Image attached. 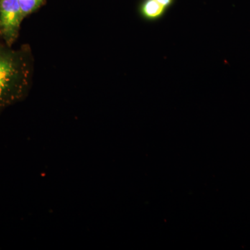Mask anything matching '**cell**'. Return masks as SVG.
<instances>
[{
	"label": "cell",
	"mask_w": 250,
	"mask_h": 250,
	"mask_svg": "<svg viewBox=\"0 0 250 250\" xmlns=\"http://www.w3.org/2000/svg\"><path fill=\"white\" fill-rule=\"evenodd\" d=\"M29 80L30 67L22 52L0 46V113L25 96Z\"/></svg>",
	"instance_id": "cell-1"
},
{
	"label": "cell",
	"mask_w": 250,
	"mask_h": 250,
	"mask_svg": "<svg viewBox=\"0 0 250 250\" xmlns=\"http://www.w3.org/2000/svg\"><path fill=\"white\" fill-rule=\"evenodd\" d=\"M22 21L18 0H0V34L9 47L17 39Z\"/></svg>",
	"instance_id": "cell-2"
},
{
	"label": "cell",
	"mask_w": 250,
	"mask_h": 250,
	"mask_svg": "<svg viewBox=\"0 0 250 250\" xmlns=\"http://www.w3.org/2000/svg\"><path fill=\"white\" fill-rule=\"evenodd\" d=\"M161 5H162L166 9H168L173 4L174 0H156Z\"/></svg>",
	"instance_id": "cell-5"
},
{
	"label": "cell",
	"mask_w": 250,
	"mask_h": 250,
	"mask_svg": "<svg viewBox=\"0 0 250 250\" xmlns=\"http://www.w3.org/2000/svg\"><path fill=\"white\" fill-rule=\"evenodd\" d=\"M21 6L23 19L27 17L39 7L43 3L44 0H18Z\"/></svg>",
	"instance_id": "cell-4"
},
{
	"label": "cell",
	"mask_w": 250,
	"mask_h": 250,
	"mask_svg": "<svg viewBox=\"0 0 250 250\" xmlns=\"http://www.w3.org/2000/svg\"><path fill=\"white\" fill-rule=\"evenodd\" d=\"M167 9L156 0H143L140 6V14L145 20L156 21L164 17Z\"/></svg>",
	"instance_id": "cell-3"
}]
</instances>
